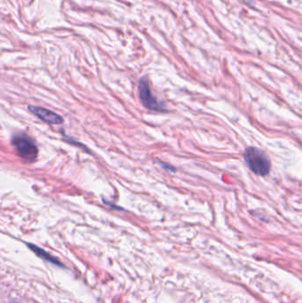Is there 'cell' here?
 <instances>
[{"mask_svg": "<svg viewBox=\"0 0 302 303\" xmlns=\"http://www.w3.org/2000/svg\"><path fill=\"white\" fill-rule=\"evenodd\" d=\"M11 143L19 156L24 161L33 163L38 156V147L34 140L28 136L20 133L13 136Z\"/></svg>", "mask_w": 302, "mask_h": 303, "instance_id": "7a4b0ae2", "label": "cell"}, {"mask_svg": "<svg viewBox=\"0 0 302 303\" xmlns=\"http://www.w3.org/2000/svg\"><path fill=\"white\" fill-rule=\"evenodd\" d=\"M244 159L248 168L256 175L264 177L270 172L271 162L262 150L254 146L247 147L244 152Z\"/></svg>", "mask_w": 302, "mask_h": 303, "instance_id": "6da1fadb", "label": "cell"}, {"mask_svg": "<svg viewBox=\"0 0 302 303\" xmlns=\"http://www.w3.org/2000/svg\"><path fill=\"white\" fill-rule=\"evenodd\" d=\"M159 163L161 164V166H162L163 168H165V169H167V170H170V171H175V170H176L175 168H173L172 166L169 165V164L162 163V162H159Z\"/></svg>", "mask_w": 302, "mask_h": 303, "instance_id": "8992f818", "label": "cell"}, {"mask_svg": "<svg viewBox=\"0 0 302 303\" xmlns=\"http://www.w3.org/2000/svg\"><path fill=\"white\" fill-rule=\"evenodd\" d=\"M28 246L33 252L35 253L37 255V256L41 257L44 260H46V261H50L51 263H54L56 265L62 266L60 261L56 258V257L52 256L51 255H50L49 253L46 252L44 249L40 248L39 247H37L36 245H33L30 243L27 244Z\"/></svg>", "mask_w": 302, "mask_h": 303, "instance_id": "5b68a950", "label": "cell"}, {"mask_svg": "<svg viewBox=\"0 0 302 303\" xmlns=\"http://www.w3.org/2000/svg\"><path fill=\"white\" fill-rule=\"evenodd\" d=\"M248 4H255L256 0H246Z\"/></svg>", "mask_w": 302, "mask_h": 303, "instance_id": "52a82bcc", "label": "cell"}, {"mask_svg": "<svg viewBox=\"0 0 302 303\" xmlns=\"http://www.w3.org/2000/svg\"><path fill=\"white\" fill-rule=\"evenodd\" d=\"M139 95L140 100L144 108L152 111L163 112L166 111V106L162 101H159L152 93L149 80L147 77H142L139 83Z\"/></svg>", "mask_w": 302, "mask_h": 303, "instance_id": "3957f363", "label": "cell"}, {"mask_svg": "<svg viewBox=\"0 0 302 303\" xmlns=\"http://www.w3.org/2000/svg\"><path fill=\"white\" fill-rule=\"evenodd\" d=\"M28 109L32 113L33 115H35L36 117L41 119L42 121H46L47 123L61 124L64 121V119L60 115L46 108L37 107V106H28Z\"/></svg>", "mask_w": 302, "mask_h": 303, "instance_id": "277c9868", "label": "cell"}]
</instances>
